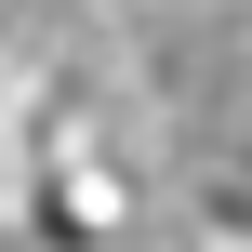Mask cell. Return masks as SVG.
<instances>
[{
  "instance_id": "6da1fadb",
  "label": "cell",
  "mask_w": 252,
  "mask_h": 252,
  "mask_svg": "<svg viewBox=\"0 0 252 252\" xmlns=\"http://www.w3.org/2000/svg\"><path fill=\"white\" fill-rule=\"evenodd\" d=\"M53 213H66V226H120V173H66Z\"/></svg>"
}]
</instances>
